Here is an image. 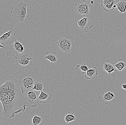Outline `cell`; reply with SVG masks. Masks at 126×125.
<instances>
[{
    "label": "cell",
    "instance_id": "6da1fadb",
    "mask_svg": "<svg viewBox=\"0 0 126 125\" xmlns=\"http://www.w3.org/2000/svg\"><path fill=\"white\" fill-rule=\"evenodd\" d=\"M0 101L4 117L12 118L16 114L25 111L27 105L19 80L12 76H8L0 86Z\"/></svg>",
    "mask_w": 126,
    "mask_h": 125
},
{
    "label": "cell",
    "instance_id": "7a4b0ae2",
    "mask_svg": "<svg viewBox=\"0 0 126 125\" xmlns=\"http://www.w3.org/2000/svg\"><path fill=\"white\" fill-rule=\"evenodd\" d=\"M28 4L24 1L16 3L13 7L11 13L12 20L16 24L23 23L26 19L27 13Z\"/></svg>",
    "mask_w": 126,
    "mask_h": 125
},
{
    "label": "cell",
    "instance_id": "3957f363",
    "mask_svg": "<svg viewBox=\"0 0 126 125\" xmlns=\"http://www.w3.org/2000/svg\"><path fill=\"white\" fill-rule=\"evenodd\" d=\"M24 51L23 45L18 40L15 39L9 45L7 49L6 54L8 56L15 58L23 53Z\"/></svg>",
    "mask_w": 126,
    "mask_h": 125
},
{
    "label": "cell",
    "instance_id": "277c9868",
    "mask_svg": "<svg viewBox=\"0 0 126 125\" xmlns=\"http://www.w3.org/2000/svg\"><path fill=\"white\" fill-rule=\"evenodd\" d=\"M19 80L23 88L24 95L28 91L32 90L35 81L32 76L27 74H22L19 77Z\"/></svg>",
    "mask_w": 126,
    "mask_h": 125
},
{
    "label": "cell",
    "instance_id": "5b68a950",
    "mask_svg": "<svg viewBox=\"0 0 126 125\" xmlns=\"http://www.w3.org/2000/svg\"><path fill=\"white\" fill-rule=\"evenodd\" d=\"M57 45L61 50L66 54L71 52L73 42L68 36L60 38L57 42Z\"/></svg>",
    "mask_w": 126,
    "mask_h": 125
},
{
    "label": "cell",
    "instance_id": "8992f818",
    "mask_svg": "<svg viewBox=\"0 0 126 125\" xmlns=\"http://www.w3.org/2000/svg\"><path fill=\"white\" fill-rule=\"evenodd\" d=\"M36 91L32 89L28 91L24 95L27 106L30 108L36 107L39 102L38 96Z\"/></svg>",
    "mask_w": 126,
    "mask_h": 125
},
{
    "label": "cell",
    "instance_id": "52a82bcc",
    "mask_svg": "<svg viewBox=\"0 0 126 125\" xmlns=\"http://www.w3.org/2000/svg\"><path fill=\"white\" fill-rule=\"evenodd\" d=\"M14 58H15L17 63L22 66H24L29 64L30 61L33 59V57L32 53L27 50Z\"/></svg>",
    "mask_w": 126,
    "mask_h": 125
},
{
    "label": "cell",
    "instance_id": "ba28073f",
    "mask_svg": "<svg viewBox=\"0 0 126 125\" xmlns=\"http://www.w3.org/2000/svg\"><path fill=\"white\" fill-rule=\"evenodd\" d=\"M80 30L85 33H87L93 27V23L91 18L89 17L83 18L77 21Z\"/></svg>",
    "mask_w": 126,
    "mask_h": 125
},
{
    "label": "cell",
    "instance_id": "9c48e42d",
    "mask_svg": "<svg viewBox=\"0 0 126 125\" xmlns=\"http://www.w3.org/2000/svg\"><path fill=\"white\" fill-rule=\"evenodd\" d=\"M16 34V31L13 28H11L8 32L3 34L0 37V42L1 45H9L12 42Z\"/></svg>",
    "mask_w": 126,
    "mask_h": 125
},
{
    "label": "cell",
    "instance_id": "30bf717a",
    "mask_svg": "<svg viewBox=\"0 0 126 125\" xmlns=\"http://www.w3.org/2000/svg\"><path fill=\"white\" fill-rule=\"evenodd\" d=\"M75 10L79 15L83 16H87L89 13V5L87 2L76 4H75Z\"/></svg>",
    "mask_w": 126,
    "mask_h": 125
},
{
    "label": "cell",
    "instance_id": "8fae6325",
    "mask_svg": "<svg viewBox=\"0 0 126 125\" xmlns=\"http://www.w3.org/2000/svg\"><path fill=\"white\" fill-rule=\"evenodd\" d=\"M118 0H103L101 1V7L105 11H112L116 8Z\"/></svg>",
    "mask_w": 126,
    "mask_h": 125
},
{
    "label": "cell",
    "instance_id": "7c38bea8",
    "mask_svg": "<svg viewBox=\"0 0 126 125\" xmlns=\"http://www.w3.org/2000/svg\"><path fill=\"white\" fill-rule=\"evenodd\" d=\"M101 66L104 70L108 73L109 75L112 73L114 72H117L118 71L114 62L110 60H102L101 62Z\"/></svg>",
    "mask_w": 126,
    "mask_h": 125
},
{
    "label": "cell",
    "instance_id": "4fadbf2b",
    "mask_svg": "<svg viewBox=\"0 0 126 125\" xmlns=\"http://www.w3.org/2000/svg\"><path fill=\"white\" fill-rule=\"evenodd\" d=\"M115 97V96L113 93L110 92H108L106 93L103 92L102 94L98 97V99L101 102H102L105 105H107Z\"/></svg>",
    "mask_w": 126,
    "mask_h": 125
},
{
    "label": "cell",
    "instance_id": "5bb4252c",
    "mask_svg": "<svg viewBox=\"0 0 126 125\" xmlns=\"http://www.w3.org/2000/svg\"><path fill=\"white\" fill-rule=\"evenodd\" d=\"M45 85V81L42 77H40L34 81L32 89L37 91H41Z\"/></svg>",
    "mask_w": 126,
    "mask_h": 125
},
{
    "label": "cell",
    "instance_id": "9a60e30c",
    "mask_svg": "<svg viewBox=\"0 0 126 125\" xmlns=\"http://www.w3.org/2000/svg\"><path fill=\"white\" fill-rule=\"evenodd\" d=\"M98 73L96 67H93L87 70L85 74V77L88 79H94L97 76Z\"/></svg>",
    "mask_w": 126,
    "mask_h": 125
},
{
    "label": "cell",
    "instance_id": "2e32d148",
    "mask_svg": "<svg viewBox=\"0 0 126 125\" xmlns=\"http://www.w3.org/2000/svg\"><path fill=\"white\" fill-rule=\"evenodd\" d=\"M44 58L48 60L52 63H54L58 61V56L56 52L50 50L46 53V56Z\"/></svg>",
    "mask_w": 126,
    "mask_h": 125
},
{
    "label": "cell",
    "instance_id": "e0dca14e",
    "mask_svg": "<svg viewBox=\"0 0 126 125\" xmlns=\"http://www.w3.org/2000/svg\"><path fill=\"white\" fill-rule=\"evenodd\" d=\"M116 8L119 11L120 14L126 13V0H118L116 4Z\"/></svg>",
    "mask_w": 126,
    "mask_h": 125
},
{
    "label": "cell",
    "instance_id": "ac0fdd59",
    "mask_svg": "<svg viewBox=\"0 0 126 125\" xmlns=\"http://www.w3.org/2000/svg\"><path fill=\"white\" fill-rule=\"evenodd\" d=\"M115 66L118 72H121L125 69L126 67V61L121 57L119 59V62L115 64Z\"/></svg>",
    "mask_w": 126,
    "mask_h": 125
},
{
    "label": "cell",
    "instance_id": "d6986e66",
    "mask_svg": "<svg viewBox=\"0 0 126 125\" xmlns=\"http://www.w3.org/2000/svg\"><path fill=\"white\" fill-rule=\"evenodd\" d=\"M89 70L88 67L85 64L78 65L75 68V70L79 74H85Z\"/></svg>",
    "mask_w": 126,
    "mask_h": 125
},
{
    "label": "cell",
    "instance_id": "ffe728a7",
    "mask_svg": "<svg viewBox=\"0 0 126 125\" xmlns=\"http://www.w3.org/2000/svg\"><path fill=\"white\" fill-rule=\"evenodd\" d=\"M38 98L39 102L41 103H46V102L49 101L50 99L49 95L42 91H41Z\"/></svg>",
    "mask_w": 126,
    "mask_h": 125
},
{
    "label": "cell",
    "instance_id": "44dd1931",
    "mask_svg": "<svg viewBox=\"0 0 126 125\" xmlns=\"http://www.w3.org/2000/svg\"><path fill=\"white\" fill-rule=\"evenodd\" d=\"M75 119L76 117L73 113L71 112H67L65 113L64 120L67 124L72 121H75Z\"/></svg>",
    "mask_w": 126,
    "mask_h": 125
},
{
    "label": "cell",
    "instance_id": "7402d4cb",
    "mask_svg": "<svg viewBox=\"0 0 126 125\" xmlns=\"http://www.w3.org/2000/svg\"><path fill=\"white\" fill-rule=\"evenodd\" d=\"M32 125H38L41 124L42 122V118L39 116L35 115L32 120Z\"/></svg>",
    "mask_w": 126,
    "mask_h": 125
},
{
    "label": "cell",
    "instance_id": "603a6c76",
    "mask_svg": "<svg viewBox=\"0 0 126 125\" xmlns=\"http://www.w3.org/2000/svg\"><path fill=\"white\" fill-rule=\"evenodd\" d=\"M122 87L124 89H126V84H122Z\"/></svg>",
    "mask_w": 126,
    "mask_h": 125
},
{
    "label": "cell",
    "instance_id": "cb8c5ba5",
    "mask_svg": "<svg viewBox=\"0 0 126 125\" xmlns=\"http://www.w3.org/2000/svg\"><path fill=\"white\" fill-rule=\"evenodd\" d=\"M83 1H85V2H87L89 1L90 0H83Z\"/></svg>",
    "mask_w": 126,
    "mask_h": 125
},
{
    "label": "cell",
    "instance_id": "d4e9b609",
    "mask_svg": "<svg viewBox=\"0 0 126 125\" xmlns=\"http://www.w3.org/2000/svg\"><path fill=\"white\" fill-rule=\"evenodd\" d=\"M91 4H93L94 3V1H91Z\"/></svg>",
    "mask_w": 126,
    "mask_h": 125
},
{
    "label": "cell",
    "instance_id": "484cf974",
    "mask_svg": "<svg viewBox=\"0 0 126 125\" xmlns=\"http://www.w3.org/2000/svg\"><path fill=\"white\" fill-rule=\"evenodd\" d=\"M0 47H1V48H4V46H2V45H1V44H0Z\"/></svg>",
    "mask_w": 126,
    "mask_h": 125
}]
</instances>
